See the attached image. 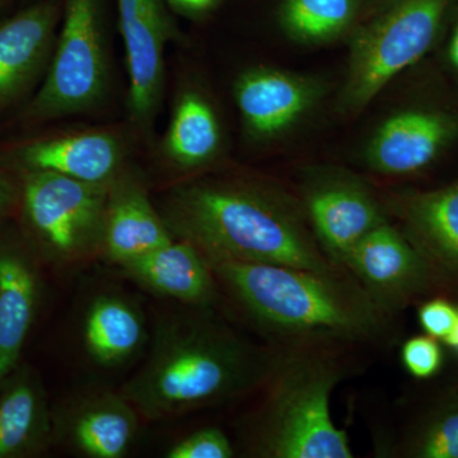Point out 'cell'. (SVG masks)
Instances as JSON below:
<instances>
[{"label": "cell", "instance_id": "cell-32", "mask_svg": "<svg viewBox=\"0 0 458 458\" xmlns=\"http://www.w3.org/2000/svg\"><path fill=\"white\" fill-rule=\"evenodd\" d=\"M388 2H390V0H369L372 13H375V12L378 11L379 8L384 7V5L387 4Z\"/></svg>", "mask_w": 458, "mask_h": 458}, {"label": "cell", "instance_id": "cell-3", "mask_svg": "<svg viewBox=\"0 0 458 458\" xmlns=\"http://www.w3.org/2000/svg\"><path fill=\"white\" fill-rule=\"evenodd\" d=\"M205 260L247 312L274 333L363 339L384 327L385 310L363 289L346 285L339 274L231 259Z\"/></svg>", "mask_w": 458, "mask_h": 458}, {"label": "cell", "instance_id": "cell-7", "mask_svg": "<svg viewBox=\"0 0 458 458\" xmlns=\"http://www.w3.org/2000/svg\"><path fill=\"white\" fill-rule=\"evenodd\" d=\"M21 207L41 251L71 262L102 250L111 185H92L47 171H22Z\"/></svg>", "mask_w": 458, "mask_h": 458}, {"label": "cell", "instance_id": "cell-21", "mask_svg": "<svg viewBox=\"0 0 458 458\" xmlns=\"http://www.w3.org/2000/svg\"><path fill=\"white\" fill-rule=\"evenodd\" d=\"M123 394H99L83 401L66 423V438L90 458H122L138 430V414Z\"/></svg>", "mask_w": 458, "mask_h": 458}, {"label": "cell", "instance_id": "cell-8", "mask_svg": "<svg viewBox=\"0 0 458 458\" xmlns=\"http://www.w3.org/2000/svg\"><path fill=\"white\" fill-rule=\"evenodd\" d=\"M458 143V107L410 101L379 116L360 150L361 164L386 179L414 176L432 167Z\"/></svg>", "mask_w": 458, "mask_h": 458}, {"label": "cell", "instance_id": "cell-25", "mask_svg": "<svg viewBox=\"0 0 458 458\" xmlns=\"http://www.w3.org/2000/svg\"><path fill=\"white\" fill-rule=\"evenodd\" d=\"M233 456L231 442L222 430L205 428L172 445L168 458H229Z\"/></svg>", "mask_w": 458, "mask_h": 458}, {"label": "cell", "instance_id": "cell-4", "mask_svg": "<svg viewBox=\"0 0 458 458\" xmlns=\"http://www.w3.org/2000/svg\"><path fill=\"white\" fill-rule=\"evenodd\" d=\"M454 0H390L349 38L337 108L360 116L391 83L441 40Z\"/></svg>", "mask_w": 458, "mask_h": 458}, {"label": "cell", "instance_id": "cell-29", "mask_svg": "<svg viewBox=\"0 0 458 458\" xmlns=\"http://www.w3.org/2000/svg\"><path fill=\"white\" fill-rule=\"evenodd\" d=\"M441 41L445 68L458 81V0H454L439 42Z\"/></svg>", "mask_w": 458, "mask_h": 458}, {"label": "cell", "instance_id": "cell-13", "mask_svg": "<svg viewBox=\"0 0 458 458\" xmlns=\"http://www.w3.org/2000/svg\"><path fill=\"white\" fill-rule=\"evenodd\" d=\"M12 158L21 171L54 172L92 185H111L125 172L128 144L119 132L87 129L26 141Z\"/></svg>", "mask_w": 458, "mask_h": 458}, {"label": "cell", "instance_id": "cell-18", "mask_svg": "<svg viewBox=\"0 0 458 458\" xmlns=\"http://www.w3.org/2000/svg\"><path fill=\"white\" fill-rule=\"evenodd\" d=\"M271 25L302 47L346 41L372 14L369 0H264Z\"/></svg>", "mask_w": 458, "mask_h": 458}, {"label": "cell", "instance_id": "cell-30", "mask_svg": "<svg viewBox=\"0 0 458 458\" xmlns=\"http://www.w3.org/2000/svg\"><path fill=\"white\" fill-rule=\"evenodd\" d=\"M16 188L8 174L0 167V219L8 213L16 199Z\"/></svg>", "mask_w": 458, "mask_h": 458}, {"label": "cell", "instance_id": "cell-22", "mask_svg": "<svg viewBox=\"0 0 458 458\" xmlns=\"http://www.w3.org/2000/svg\"><path fill=\"white\" fill-rule=\"evenodd\" d=\"M0 388V458L40 451L51 430L40 382L30 370L16 369Z\"/></svg>", "mask_w": 458, "mask_h": 458}, {"label": "cell", "instance_id": "cell-5", "mask_svg": "<svg viewBox=\"0 0 458 458\" xmlns=\"http://www.w3.org/2000/svg\"><path fill=\"white\" fill-rule=\"evenodd\" d=\"M259 452L274 458H352L348 434L331 418L342 369L324 355L295 354L274 369Z\"/></svg>", "mask_w": 458, "mask_h": 458}, {"label": "cell", "instance_id": "cell-12", "mask_svg": "<svg viewBox=\"0 0 458 458\" xmlns=\"http://www.w3.org/2000/svg\"><path fill=\"white\" fill-rule=\"evenodd\" d=\"M63 0H38L0 20V110L42 82L59 31Z\"/></svg>", "mask_w": 458, "mask_h": 458}, {"label": "cell", "instance_id": "cell-6", "mask_svg": "<svg viewBox=\"0 0 458 458\" xmlns=\"http://www.w3.org/2000/svg\"><path fill=\"white\" fill-rule=\"evenodd\" d=\"M110 87L105 0H63L49 68L21 119L38 125L92 113L106 101Z\"/></svg>", "mask_w": 458, "mask_h": 458}, {"label": "cell", "instance_id": "cell-19", "mask_svg": "<svg viewBox=\"0 0 458 458\" xmlns=\"http://www.w3.org/2000/svg\"><path fill=\"white\" fill-rule=\"evenodd\" d=\"M38 301V274L29 255L14 243H0V386L17 369Z\"/></svg>", "mask_w": 458, "mask_h": 458}, {"label": "cell", "instance_id": "cell-1", "mask_svg": "<svg viewBox=\"0 0 458 458\" xmlns=\"http://www.w3.org/2000/svg\"><path fill=\"white\" fill-rule=\"evenodd\" d=\"M159 212L174 237L205 258L339 274L319 249L300 200L271 181L195 177L172 188Z\"/></svg>", "mask_w": 458, "mask_h": 458}, {"label": "cell", "instance_id": "cell-33", "mask_svg": "<svg viewBox=\"0 0 458 458\" xmlns=\"http://www.w3.org/2000/svg\"><path fill=\"white\" fill-rule=\"evenodd\" d=\"M9 3H11V0H0V11H3V9L7 8Z\"/></svg>", "mask_w": 458, "mask_h": 458}, {"label": "cell", "instance_id": "cell-31", "mask_svg": "<svg viewBox=\"0 0 458 458\" xmlns=\"http://www.w3.org/2000/svg\"><path fill=\"white\" fill-rule=\"evenodd\" d=\"M445 343L448 344V345H451L452 348L456 349L458 352V321L456 327H454V330L452 331L451 335L447 337V339L445 340Z\"/></svg>", "mask_w": 458, "mask_h": 458}, {"label": "cell", "instance_id": "cell-27", "mask_svg": "<svg viewBox=\"0 0 458 458\" xmlns=\"http://www.w3.org/2000/svg\"><path fill=\"white\" fill-rule=\"evenodd\" d=\"M419 321L428 335L445 342L456 327L458 310L445 300H433L419 310Z\"/></svg>", "mask_w": 458, "mask_h": 458}, {"label": "cell", "instance_id": "cell-10", "mask_svg": "<svg viewBox=\"0 0 458 458\" xmlns=\"http://www.w3.org/2000/svg\"><path fill=\"white\" fill-rule=\"evenodd\" d=\"M327 92V83L316 75L278 66H250L233 83L243 135L258 147L288 140L311 122Z\"/></svg>", "mask_w": 458, "mask_h": 458}, {"label": "cell", "instance_id": "cell-14", "mask_svg": "<svg viewBox=\"0 0 458 458\" xmlns=\"http://www.w3.org/2000/svg\"><path fill=\"white\" fill-rule=\"evenodd\" d=\"M382 310L418 293L428 280L426 258L390 221L370 231L352 247L343 264Z\"/></svg>", "mask_w": 458, "mask_h": 458}, {"label": "cell", "instance_id": "cell-28", "mask_svg": "<svg viewBox=\"0 0 458 458\" xmlns=\"http://www.w3.org/2000/svg\"><path fill=\"white\" fill-rule=\"evenodd\" d=\"M229 0H165L174 16L203 22L221 11Z\"/></svg>", "mask_w": 458, "mask_h": 458}, {"label": "cell", "instance_id": "cell-15", "mask_svg": "<svg viewBox=\"0 0 458 458\" xmlns=\"http://www.w3.org/2000/svg\"><path fill=\"white\" fill-rule=\"evenodd\" d=\"M225 123L203 87L186 86L174 98L159 153L182 174H199L218 164L225 153Z\"/></svg>", "mask_w": 458, "mask_h": 458}, {"label": "cell", "instance_id": "cell-11", "mask_svg": "<svg viewBox=\"0 0 458 458\" xmlns=\"http://www.w3.org/2000/svg\"><path fill=\"white\" fill-rule=\"evenodd\" d=\"M128 71V111L143 137L155 128L165 83V49L181 31L165 0H116Z\"/></svg>", "mask_w": 458, "mask_h": 458}, {"label": "cell", "instance_id": "cell-26", "mask_svg": "<svg viewBox=\"0 0 458 458\" xmlns=\"http://www.w3.org/2000/svg\"><path fill=\"white\" fill-rule=\"evenodd\" d=\"M403 366L415 378L426 379L441 369V346L432 336H417L403 344L401 352Z\"/></svg>", "mask_w": 458, "mask_h": 458}, {"label": "cell", "instance_id": "cell-2", "mask_svg": "<svg viewBox=\"0 0 458 458\" xmlns=\"http://www.w3.org/2000/svg\"><path fill=\"white\" fill-rule=\"evenodd\" d=\"M279 360L204 318L159 325L152 352L123 396L149 420L223 403L270 379Z\"/></svg>", "mask_w": 458, "mask_h": 458}, {"label": "cell", "instance_id": "cell-17", "mask_svg": "<svg viewBox=\"0 0 458 458\" xmlns=\"http://www.w3.org/2000/svg\"><path fill=\"white\" fill-rule=\"evenodd\" d=\"M120 267L129 278L152 293L191 306L203 307L216 294L209 264L197 247L185 240L174 238Z\"/></svg>", "mask_w": 458, "mask_h": 458}, {"label": "cell", "instance_id": "cell-20", "mask_svg": "<svg viewBox=\"0 0 458 458\" xmlns=\"http://www.w3.org/2000/svg\"><path fill=\"white\" fill-rule=\"evenodd\" d=\"M393 209L426 260L458 271V179L443 188L400 195Z\"/></svg>", "mask_w": 458, "mask_h": 458}, {"label": "cell", "instance_id": "cell-9", "mask_svg": "<svg viewBox=\"0 0 458 458\" xmlns=\"http://www.w3.org/2000/svg\"><path fill=\"white\" fill-rule=\"evenodd\" d=\"M298 200L319 249L337 267L361 238L388 221L387 209L369 183L342 167L304 171Z\"/></svg>", "mask_w": 458, "mask_h": 458}, {"label": "cell", "instance_id": "cell-16", "mask_svg": "<svg viewBox=\"0 0 458 458\" xmlns=\"http://www.w3.org/2000/svg\"><path fill=\"white\" fill-rule=\"evenodd\" d=\"M174 238L140 180L125 171L111 183L101 250L111 261L125 264Z\"/></svg>", "mask_w": 458, "mask_h": 458}, {"label": "cell", "instance_id": "cell-23", "mask_svg": "<svg viewBox=\"0 0 458 458\" xmlns=\"http://www.w3.org/2000/svg\"><path fill=\"white\" fill-rule=\"evenodd\" d=\"M146 336L141 316L131 303L102 295L90 304L84 318V345L101 366H116L140 348Z\"/></svg>", "mask_w": 458, "mask_h": 458}, {"label": "cell", "instance_id": "cell-24", "mask_svg": "<svg viewBox=\"0 0 458 458\" xmlns=\"http://www.w3.org/2000/svg\"><path fill=\"white\" fill-rule=\"evenodd\" d=\"M411 452L421 458H458V408L437 414L418 434Z\"/></svg>", "mask_w": 458, "mask_h": 458}]
</instances>
